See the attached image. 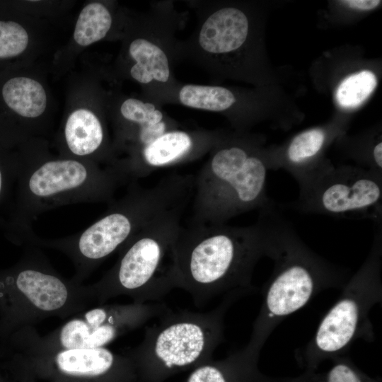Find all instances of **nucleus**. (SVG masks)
<instances>
[{
	"mask_svg": "<svg viewBox=\"0 0 382 382\" xmlns=\"http://www.w3.org/2000/svg\"><path fill=\"white\" fill-rule=\"evenodd\" d=\"M9 353L20 381L137 382L131 359L107 347L62 349L42 353Z\"/></svg>",
	"mask_w": 382,
	"mask_h": 382,
	"instance_id": "f8f14e48",
	"label": "nucleus"
},
{
	"mask_svg": "<svg viewBox=\"0 0 382 382\" xmlns=\"http://www.w3.org/2000/svg\"><path fill=\"white\" fill-rule=\"evenodd\" d=\"M112 25V17L108 8L100 3H91L81 11L74 38L81 46H88L103 39Z\"/></svg>",
	"mask_w": 382,
	"mask_h": 382,
	"instance_id": "4be33fe9",
	"label": "nucleus"
},
{
	"mask_svg": "<svg viewBox=\"0 0 382 382\" xmlns=\"http://www.w3.org/2000/svg\"><path fill=\"white\" fill-rule=\"evenodd\" d=\"M178 98L186 107L212 112L226 110L236 100L233 93L224 87L194 84L183 86Z\"/></svg>",
	"mask_w": 382,
	"mask_h": 382,
	"instance_id": "412c9836",
	"label": "nucleus"
},
{
	"mask_svg": "<svg viewBox=\"0 0 382 382\" xmlns=\"http://www.w3.org/2000/svg\"><path fill=\"white\" fill-rule=\"evenodd\" d=\"M268 257L272 274L262 288V302L243 349L259 358L269 335L285 318L305 306L325 289L344 286L347 272L313 251L291 224L277 213Z\"/></svg>",
	"mask_w": 382,
	"mask_h": 382,
	"instance_id": "7ed1b4c3",
	"label": "nucleus"
},
{
	"mask_svg": "<svg viewBox=\"0 0 382 382\" xmlns=\"http://www.w3.org/2000/svg\"><path fill=\"white\" fill-rule=\"evenodd\" d=\"M21 382H35L34 380L32 379H25Z\"/></svg>",
	"mask_w": 382,
	"mask_h": 382,
	"instance_id": "cd10ccee",
	"label": "nucleus"
},
{
	"mask_svg": "<svg viewBox=\"0 0 382 382\" xmlns=\"http://www.w3.org/2000/svg\"><path fill=\"white\" fill-rule=\"evenodd\" d=\"M282 382H299L296 378L282 380ZM264 382H274V379L267 378Z\"/></svg>",
	"mask_w": 382,
	"mask_h": 382,
	"instance_id": "bb28decb",
	"label": "nucleus"
},
{
	"mask_svg": "<svg viewBox=\"0 0 382 382\" xmlns=\"http://www.w3.org/2000/svg\"><path fill=\"white\" fill-rule=\"evenodd\" d=\"M249 30L248 19L240 9L224 7L209 15L203 22L197 43L209 54H227L240 48Z\"/></svg>",
	"mask_w": 382,
	"mask_h": 382,
	"instance_id": "2eb2a0df",
	"label": "nucleus"
},
{
	"mask_svg": "<svg viewBox=\"0 0 382 382\" xmlns=\"http://www.w3.org/2000/svg\"><path fill=\"white\" fill-rule=\"evenodd\" d=\"M2 96L6 104L24 117L40 116L47 105L46 93L42 85L27 77L9 79L3 86Z\"/></svg>",
	"mask_w": 382,
	"mask_h": 382,
	"instance_id": "aec40b11",
	"label": "nucleus"
},
{
	"mask_svg": "<svg viewBox=\"0 0 382 382\" xmlns=\"http://www.w3.org/2000/svg\"><path fill=\"white\" fill-rule=\"evenodd\" d=\"M375 224L376 231L366 259L344 285L340 297L297 356L305 372L316 371L326 359L343 356L357 339H374L369 313L382 296V222Z\"/></svg>",
	"mask_w": 382,
	"mask_h": 382,
	"instance_id": "1a4fd4ad",
	"label": "nucleus"
},
{
	"mask_svg": "<svg viewBox=\"0 0 382 382\" xmlns=\"http://www.w3.org/2000/svg\"><path fill=\"white\" fill-rule=\"evenodd\" d=\"M349 7L360 11H369L377 7L381 1L379 0H346L341 1Z\"/></svg>",
	"mask_w": 382,
	"mask_h": 382,
	"instance_id": "a878e982",
	"label": "nucleus"
},
{
	"mask_svg": "<svg viewBox=\"0 0 382 382\" xmlns=\"http://www.w3.org/2000/svg\"><path fill=\"white\" fill-rule=\"evenodd\" d=\"M194 178L192 224H224L248 212L274 203L267 194V156L250 144L216 141Z\"/></svg>",
	"mask_w": 382,
	"mask_h": 382,
	"instance_id": "0eeeda50",
	"label": "nucleus"
},
{
	"mask_svg": "<svg viewBox=\"0 0 382 382\" xmlns=\"http://www.w3.org/2000/svg\"><path fill=\"white\" fill-rule=\"evenodd\" d=\"M123 184L113 168L89 161L64 158L23 161L2 226L10 241L26 245L35 235L31 223L40 214L71 204H110Z\"/></svg>",
	"mask_w": 382,
	"mask_h": 382,
	"instance_id": "20e7f679",
	"label": "nucleus"
},
{
	"mask_svg": "<svg viewBox=\"0 0 382 382\" xmlns=\"http://www.w3.org/2000/svg\"><path fill=\"white\" fill-rule=\"evenodd\" d=\"M0 382H4V381L3 380L2 377L1 376V375H0Z\"/></svg>",
	"mask_w": 382,
	"mask_h": 382,
	"instance_id": "c85d7f7f",
	"label": "nucleus"
},
{
	"mask_svg": "<svg viewBox=\"0 0 382 382\" xmlns=\"http://www.w3.org/2000/svg\"><path fill=\"white\" fill-rule=\"evenodd\" d=\"M187 203L158 216L118 251L115 265L90 284L97 305L120 296L137 303L158 302L174 289L172 246Z\"/></svg>",
	"mask_w": 382,
	"mask_h": 382,
	"instance_id": "6e6552de",
	"label": "nucleus"
},
{
	"mask_svg": "<svg viewBox=\"0 0 382 382\" xmlns=\"http://www.w3.org/2000/svg\"><path fill=\"white\" fill-rule=\"evenodd\" d=\"M28 43V33L20 24L0 21V58L20 54L25 50Z\"/></svg>",
	"mask_w": 382,
	"mask_h": 382,
	"instance_id": "393cba45",
	"label": "nucleus"
},
{
	"mask_svg": "<svg viewBox=\"0 0 382 382\" xmlns=\"http://www.w3.org/2000/svg\"><path fill=\"white\" fill-rule=\"evenodd\" d=\"M277 211L275 204L262 209L246 226H182L172 246L173 288L187 292L197 306L222 294L255 291L252 275L268 256Z\"/></svg>",
	"mask_w": 382,
	"mask_h": 382,
	"instance_id": "f257e3e1",
	"label": "nucleus"
},
{
	"mask_svg": "<svg viewBox=\"0 0 382 382\" xmlns=\"http://www.w3.org/2000/svg\"><path fill=\"white\" fill-rule=\"evenodd\" d=\"M129 52L136 62L130 69L134 80L144 84L168 81L170 77L168 58L157 44L146 38H137L131 42Z\"/></svg>",
	"mask_w": 382,
	"mask_h": 382,
	"instance_id": "6ab92c4d",
	"label": "nucleus"
},
{
	"mask_svg": "<svg viewBox=\"0 0 382 382\" xmlns=\"http://www.w3.org/2000/svg\"><path fill=\"white\" fill-rule=\"evenodd\" d=\"M65 144L75 157H88L100 151L105 132L98 117L91 111L79 109L68 117L64 131Z\"/></svg>",
	"mask_w": 382,
	"mask_h": 382,
	"instance_id": "a211bd4d",
	"label": "nucleus"
},
{
	"mask_svg": "<svg viewBox=\"0 0 382 382\" xmlns=\"http://www.w3.org/2000/svg\"><path fill=\"white\" fill-rule=\"evenodd\" d=\"M332 361L326 371L305 372L296 378L299 382H379L359 370L348 357L340 356Z\"/></svg>",
	"mask_w": 382,
	"mask_h": 382,
	"instance_id": "b1692460",
	"label": "nucleus"
},
{
	"mask_svg": "<svg viewBox=\"0 0 382 382\" xmlns=\"http://www.w3.org/2000/svg\"><path fill=\"white\" fill-rule=\"evenodd\" d=\"M120 112L125 120L133 125V128L126 134L127 139L132 141L129 157L166 132L175 129L174 124L151 103L128 98L122 103Z\"/></svg>",
	"mask_w": 382,
	"mask_h": 382,
	"instance_id": "dca6fc26",
	"label": "nucleus"
},
{
	"mask_svg": "<svg viewBox=\"0 0 382 382\" xmlns=\"http://www.w3.org/2000/svg\"><path fill=\"white\" fill-rule=\"evenodd\" d=\"M326 141L327 132L322 128L303 131L289 141L281 154L267 157L269 168L285 169L300 187L331 166L320 159Z\"/></svg>",
	"mask_w": 382,
	"mask_h": 382,
	"instance_id": "4468645a",
	"label": "nucleus"
},
{
	"mask_svg": "<svg viewBox=\"0 0 382 382\" xmlns=\"http://www.w3.org/2000/svg\"><path fill=\"white\" fill-rule=\"evenodd\" d=\"M291 207L305 214L359 215L382 221V175L366 168L330 166L299 187Z\"/></svg>",
	"mask_w": 382,
	"mask_h": 382,
	"instance_id": "9b49d317",
	"label": "nucleus"
},
{
	"mask_svg": "<svg viewBox=\"0 0 382 382\" xmlns=\"http://www.w3.org/2000/svg\"><path fill=\"white\" fill-rule=\"evenodd\" d=\"M22 257L0 270V341L51 317L66 318L96 304L91 285L67 279L43 253L26 245Z\"/></svg>",
	"mask_w": 382,
	"mask_h": 382,
	"instance_id": "423d86ee",
	"label": "nucleus"
},
{
	"mask_svg": "<svg viewBox=\"0 0 382 382\" xmlns=\"http://www.w3.org/2000/svg\"><path fill=\"white\" fill-rule=\"evenodd\" d=\"M377 80L370 71H361L346 78L338 86L336 100L346 108L361 105L374 91Z\"/></svg>",
	"mask_w": 382,
	"mask_h": 382,
	"instance_id": "5701e85b",
	"label": "nucleus"
},
{
	"mask_svg": "<svg viewBox=\"0 0 382 382\" xmlns=\"http://www.w3.org/2000/svg\"><path fill=\"white\" fill-rule=\"evenodd\" d=\"M243 295L238 291L228 294L207 312L170 309L147 327L141 342L123 352L134 364L137 382H164L211 361L223 340L225 314Z\"/></svg>",
	"mask_w": 382,
	"mask_h": 382,
	"instance_id": "39448f33",
	"label": "nucleus"
},
{
	"mask_svg": "<svg viewBox=\"0 0 382 382\" xmlns=\"http://www.w3.org/2000/svg\"><path fill=\"white\" fill-rule=\"evenodd\" d=\"M218 140L215 134L173 129L120 163L117 172L125 184L135 183L159 168L198 158Z\"/></svg>",
	"mask_w": 382,
	"mask_h": 382,
	"instance_id": "ddd939ff",
	"label": "nucleus"
},
{
	"mask_svg": "<svg viewBox=\"0 0 382 382\" xmlns=\"http://www.w3.org/2000/svg\"><path fill=\"white\" fill-rule=\"evenodd\" d=\"M169 310L162 302L103 303L70 317L43 336L33 326L23 328L1 342V351L42 353L62 349L106 347L119 337L160 318Z\"/></svg>",
	"mask_w": 382,
	"mask_h": 382,
	"instance_id": "9d476101",
	"label": "nucleus"
},
{
	"mask_svg": "<svg viewBox=\"0 0 382 382\" xmlns=\"http://www.w3.org/2000/svg\"><path fill=\"white\" fill-rule=\"evenodd\" d=\"M129 185L125 195L110 202L105 214L84 230L56 239L35 235L27 245L43 246L66 255L74 267L72 279L82 284L156 218L188 202L193 195L194 176L173 173L149 187Z\"/></svg>",
	"mask_w": 382,
	"mask_h": 382,
	"instance_id": "f03ea898",
	"label": "nucleus"
},
{
	"mask_svg": "<svg viewBox=\"0 0 382 382\" xmlns=\"http://www.w3.org/2000/svg\"><path fill=\"white\" fill-rule=\"evenodd\" d=\"M257 361L243 349L196 367L185 382H262L265 376L258 371Z\"/></svg>",
	"mask_w": 382,
	"mask_h": 382,
	"instance_id": "f3484780",
	"label": "nucleus"
}]
</instances>
